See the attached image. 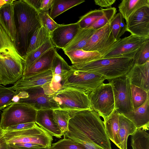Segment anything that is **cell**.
<instances>
[{"instance_id": "obj_11", "label": "cell", "mask_w": 149, "mask_h": 149, "mask_svg": "<svg viewBox=\"0 0 149 149\" xmlns=\"http://www.w3.org/2000/svg\"><path fill=\"white\" fill-rule=\"evenodd\" d=\"M148 39L132 34L120 38L102 58L124 57L134 58L139 48Z\"/></svg>"}, {"instance_id": "obj_35", "label": "cell", "mask_w": 149, "mask_h": 149, "mask_svg": "<svg viewBox=\"0 0 149 149\" xmlns=\"http://www.w3.org/2000/svg\"><path fill=\"white\" fill-rule=\"evenodd\" d=\"M18 91L11 87L7 88L0 84V111L9 106L13 100L18 94Z\"/></svg>"}, {"instance_id": "obj_30", "label": "cell", "mask_w": 149, "mask_h": 149, "mask_svg": "<svg viewBox=\"0 0 149 149\" xmlns=\"http://www.w3.org/2000/svg\"><path fill=\"white\" fill-rule=\"evenodd\" d=\"M54 47H55L50 39L40 47L27 54L24 59L23 71L44 53Z\"/></svg>"}, {"instance_id": "obj_7", "label": "cell", "mask_w": 149, "mask_h": 149, "mask_svg": "<svg viewBox=\"0 0 149 149\" xmlns=\"http://www.w3.org/2000/svg\"><path fill=\"white\" fill-rule=\"evenodd\" d=\"M37 110L29 105L12 102L3 110L0 121L3 130L17 125L35 122Z\"/></svg>"}, {"instance_id": "obj_9", "label": "cell", "mask_w": 149, "mask_h": 149, "mask_svg": "<svg viewBox=\"0 0 149 149\" xmlns=\"http://www.w3.org/2000/svg\"><path fill=\"white\" fill-rule=\"evenodd\" d=\"M92 109L104 119L114 109L115 103L111 84L103 83L88 95Z\"/></svg>"}, {"instance_id": "obj_25", "label": "cell", "mask_w": 149, "mask_h": 149, "mask_svg": "<svg viewBox=\"0 0 149 149\" xmlns=\"http://www.w3.org/2000/svg\"><path fill=\"white\" fill-rule=\"evenodd\" d=\"M119 135L120 140V149H127V140L137 128L133 123L123 115L119 114Z\"/></svg>"}, {"instance_id": "obj_33", "label": "cell", "mask_w": 149, "mask_h": 149, "mask_svg": "<svg viewBox=\"0 0 149 149\" xmlns=\"http://www.w3.org/2000/svg\"><path fill=\"white\" fill-rule=\"evenodd\" d=\"M113 35L117 40L126 31V26L124 19L120 13L116 14L110 22Z\"/></svg>"}, {"instance_id": "obj_31", "label": "cell", "mask_w": 149, "mask_h": 149, "mask_svg": "<svg viewBox=\"0 0 149 149\" xmlns=\"http://www.w3.org/2000/svg\"><path fill=\"white\" fill-rule=\"evenodd\" d=\"M52 115L54 121L63 135L69 131V121L71 118L70 113L67 111L58 109H53Z\"/></svg>"}, {"instance_id": "obj_34", "label": "cell", "mask_w": 149, "mask_h": 149, "mask_svg": "<svg viewBox=\"0 0 149 149\" xmlns=\"http://www.w3.org/2000/svg\"><path fill=\"white\" fill-rule=\"evenodd\" d=\"M132 101L133 110L142 105L149 97V92L131 84Z\"/></svg>"}, {"instance_id": "obj_43", "label": "cell", "mask_w": 149, "mask_h": 149, "mask_svg": "<svg viewBox=\"0 0 149 149\" xmlns=\"http://www.w3.org/2000/svg\"><path fill=\"white\" fill-rule=\"evenodd\" d=\"M31 6L34 8L38 12L39 11L41 0H25Z\"/></svg>"}, {"instance_id": "obj_16", "label": "cell", "mask_w": 149, "mask_h": 149, "mask_svg": "<svg viewBox=\"0 0 149 149\" xmlns=\"http://www.w3.org/2000/svg\"><path fill=\"white\" fill-rule=\"evenodd\" d=\"M52 77V74L49 69L29 77H22L11 87L14 90L18 91L42 86L51 82Z\"/></svg>"}, {"instance_id": "obj_23", "label": "cell", "mask_w": 149, "mask_h": 149, "mask_svg": "<svg viewBox=\"0 0 149 149\" xmlns=\"http://www.w3.org/2000/svg\"><path fill=\"white\" fill-rule=\"evenodd\" d=\"M145 6H149V0H123L118 7L119 13L127 22L131 15Z\"/></svg>"}, {"instance_id": "obj_12", "label": "cell", "mask_w": 149, "mask_h": 149, "mask_svg": "<svg viewBox=\"0 0 149 149\" xmlns=\"http://www.w3.org/2000/svg\"><path fill=\"white\" fill-rule=\"evenodd\" d=\"M117 41L113 35L110 23L97 30L82 49L97 52L102 58Z\"/></svg>"}, {"instance_id": "obj_38", "label": "cell", "mask_w": 149, "mask_h": 149, "mask_svg": "<svg viewBox=\"0 0 149 149\" xmlns=\"http://www.w3.org/2000/svg\"><path fill=\"white\" fill-rule=\"evenodd\" d=\"M134 59V64L137 65H142L149 61V39L139 48Z\"/></svg>"}, {"instance_id": "obj_6", "label": "cell", "mask_w": 149, "mask_h": 149, "mask_svg": "<svg viewBox=\"0 0 149 149\" xmlns=\"http://www.w3.org/2000/svg\"><path fill=\"white\" fill-rule=\"evenodd\" d=\"M53 97L59 109L68 111L71 116L79 111L91 109L88 95L75 89L63 87Z\"/></svg>"}, {"instance_id": "obj_1", "label": "cell", "mask_w": 149, "mask_h": 149, "mask_svg": "<svg viewBox=\"0 0 149 149\" xmlns=\"http://www.w3.org/2000/svg\"><path fill=\"white\" fill-rule=\"evenodd\" d=\"M65 137L80 144L86 149H112L103 121L96 112L85 109L74 113L68 123Z\"/></svg>"}, {"instance_id": "obj_17", "label": "cell", "mask_w": 149, "mask_h": 149, "mask_svg": "<svg viewBox=\"0 0 149 149\" xmlns=\"http://www.w3.org/2000/svg\"><path fill=\"white\" fill-rule=\"evenodd\" d=\"M56 52L54 47L45 52L24 70L22 77H29L50 69Z\"/></svg>"}, {"instance_id": "obj_4", "label": "cell", "mask_w": 149, "mask_h": 149, "mask_svg": "<svg viewBox=\"0 0 149 149\" xmlns=\"http://www.w3.org/2000/svg\"><path fill=\"white\" fill-rule=\"evenodd\" d=\"M50 83L18 91L19 93L16 97L18 99L14 102L29 105L37 110L59 109L54 99L55 92Z\"/></svg>"}, {"instance_id": "obj_2", "label": "cell", "mask_w": 149, "mask_h": 149, "mask_svg": "<svg viewBox=\"0 0 149 149\" xmlns=\"http://www.w3.org/2000/svg\"><path fill=\"white\" fill-rule=\"evenodd\" d=\"M13 6L16 31L14 44L24 59L32 36L42 25L38 12L25 0H15Z\"/></svg>"}, {"instance_id": "obj_41", "label": "cell", "mask_w": 149, "mask_h": 149, "mask_svg": "<svg viewBox=\"0 0 149 149\" xmlns=\"http://www.w3.org/2000/svg\"><path fill=\"white\" fill-rule=\"evenodd\" d=\"M116 0H95L94 2L96 5L101 8H109L111 7L115 1Z\"/></svg>"}, {"instance_id": "obj_5", "label": "cell", "mask_w": 149, "mask_h": 149, "mask_svg": "<svg viewBox=\"0 0 149 149\" xmlns=\"http://www.w3.org/2000/svg\"><path fill=\"white\" fill-rule=\"evenodd\" d=\"M2 135L10 145L23 143L38 144L44 147L52 146V136L35 123L32 127L14 131L3 130Z\"/></svg>"}, {"instance_id": "obj_42", "label": "cell", "mask_w": 149, "mask_h": 149, "mask_svg": "<svg viewBox=\"0 0 149 149\" xmlns=\"http://www.w3.org/2000/svg\"><path fill=\"white\" fill-rule=\"evenodd\" d=\"M54 0H41L40 11H47L51 9ZM39 12V11H38Z\"/></svg>"}, {"instance_id": "obj_47", "label": "cell", "mask_w": 149, "mask_h": 149, "mask_svg": "<svg viewBox=\"0 0 149 149\" xmlns=\"http://www.w3.org/2000/svg\"><path fill=\"white\" fill-rule=\"evenodd\" d=\"M3 132V130L0 127V135H1Z\"/></svg>"}, {"instance_id": "obj_8", "label": "cell", "mask_w": 149, "mask_h": 149, "mask_svg": "<svg viewBox=\"0 0 149 149\" xmlns=\"http://www.w3.org/2000/svg\"><path fill=\"white\" fill-rule=\"evenodd\" d=\"M105 80L104 77L94 72L71 69L67 74L63 87L75 89L88 95Z\"/></svg>"}, {"instance_id": "obj_22", "label": "cell", "mask_w": 149, "mask_h": 149, "mask_svg": "<svg viewBox=\"0 0 149 149\" xmlns=\"http://www.w3.org/2000/svg\"><path fill=\"white\" fill-rule=\"evenodd\" d=\"M69 58L72 65L84 63L102 58V56L96 52L88 51L82 49L64 52Z\"/></svg>"}, {"instance_id": "obj_18", "label": "cell", "mask_w": 149, "mask_h": 149, "mask_svg": "<svg viewBox=\"0 0 149 149\" xmlns=\"http://www.w3.org/2000/svg\"><path fill=\"white\" fill-rule=\"evenodd\" d=\"M53 109L37 110L35 123L48 132L52 136L61 138L63 135L53 118Z\"/></svg>"}, {"instance_id": "obj_21", "label": "cell", "mask_w": 149, "mask_h": 149, "mask_svg": "<svg viewBox=\"0 0 149 149\" xmlns=\"http://www.w3.org/2000/svg\"><path fill=\"white\" fill-rule=\"evenodd\" d=\"M103 122L106 133L108 138L120 149L119 114L114 109L109 116L104 120Z\"/></svg>"}, {"instance_id": "obj_28", "label": "cell", "mask_w": 149, "mask_h": 149, "mask_svg": "<svg viewBox=\"0 0 149 149\" xmlns=\"http://www.w3.org/2000/svg\"><path fill=\"white\" fill-rule=\"evenodd\" d=\"M132 149H149V134L142 128H137L131 135Z\"/></svg>"}, {"instance_id": "obj_39", "label": "cell", "mask_w": 149, "mask_h": 149, "mask_svg": "<svg viewBox=\"0 0 149 149\" xmlns=\"http://www.w3.org/2000/svg\"><path fill=\"white\" fill-rule=\"evenodd\" d=\"M55 149H86L82 145L66 137L52 144Z\"/></svg>"}, {"instance_id": "obj_29", "label": "cell", "mask_w": 149, "mask_h": 149, "mask_svg": "<svg viewBox=\"0 0 149 149\" xmlns=\"http://www.w3.org/2000/svg\"><path fill=\"white\" fill-rule=\"evenodd\" d=\"M50 39V33L42 26L32 36L28 48L27 55L40 47Z\"/></svg>"}, {"instance_id": "obj_44", "label": "cell", "mask_w": 149, "mask_h": 149, "mask_svg": "<svg viewBox=\"0 0 149 149\" xmlns=\"http://www.w3.org/2000/svg\"><path fill=\"white\" fill-rule=\"evenodd\" d=\"M0 149H8L7 143L2 134L0 135Z\"/></svg>"}, {"instance_id": "obj_48", "label": "cell", "mask_w": 149, "mask_h": 149, "mask_svg": "<svg viewBox=\"0 0 149 149\" xmlns=\"http://www.w3.org/2000/svg\"><path fill=\"white\" fill-rule=\"evenodd\" d=\"M0 84H1V83H0Z\"/></svg>"}, {"instance_id": "obj_26", "label": "cell", "mask_w": 149, "mask_h": 149, "mask_svg": "<svg viewBox=\"0 0 149 149\" xmlns=\"http://www.w3.org/2000/svg\"><path fill=\"white\" fill-rule=\"evenodd\" d=\"M85 1L84 0H54L49 15L53 19L67 10Z\"/></svg>"}, {"instance_id": "obj_24", "label": "cell", "mask_w": 149, "mask_h": 149, "mask_svg": "<svg viewBox=\"0 0 149 149\" xmlns=\"http://www.w3.org/2000/svg\"><path fill=\"white\" fill-rule=\"evenodd\" d=\"M96 30L89 28H80L72 40L63 50L65 52L73 50L82 49Z\"/></svg>"}, {"instance_id": "obj_20", "label": "cell", "mask_w": 149, "mask_h": 149, "mask_svg": "<svg viewBox=\"0 0 149 149\" xmlns=\"http://www.w3.org/2000/svg\"><path fill=\"white\" fill-rule=\"evenodd\" d=\"M0 24L14 43L16 31L13 3L6 4L0 9Z\"/></svg>"}, {"instance_id": "obj_36", "label": "cell", "mask_w": 149, "mask_h": 149, "mask_svg": "<svg viewBox=\"0 0 149 149\" xmlns=\"http://www.w3.org/2000/svg\"><path fill=\"white\" fill-rule=\"evenodd\" d=\"M116 12L114 7L104 9L103 15L88 28L97 30L102 28L110 23Z\"/></svg>"}, {"instance_id": "obj_15", "label": "cell", "mask_w": 149, "mask_h": 149, "mask_svg": "<svg viewBox=\"0 0 149 149\" xmlns=\"http://www.w3.org/2000/svg\"><path fill=\"white\" fill-rule=\"evenodd\" d=\"M149 61L141 65L134 64L126 75L131 84L149 92Z\"/></svg>"}, {"instance_id": "obj_45", "label": "cell", "mask_w": 149, "mask_h": 149, "mask_svg": "<svg viewBox=\"0 0 149 149\" xmlns=\"http://www.w3.org/2000/svg\"><path fill=\"white\" fill-rule=\"evenodd\" d=\"M8 149H55L52 146L50 147H42L38 148H26L19 147H17L8 144Z\"/></svg>"}, {"instance_id": "obj_10", "label": "cell", "mask_w": 149, "mask_h": 149, "mask_svg": "<svg viewBox=\"0 0 149 149\" xmlns=\"http://www.w3.org/2000/svg\"><path fill=\"white\" fill-rule=\"evenodd\" d=\"M109 82L113 91L114 109L122 114L133 110L131 84L126 75L112 79Z\"/></svg>"}, {"instance_id": "obj_32", "label": "cell", "mask_w": 149, "mask_h": 149, "mask_svg": "<svg viewBox=\"0 0 149 149\" xmlns=\"http://www.w3.org/2000/svg\"><path fill=\"white\" fill-rule=\"evenodd\" d=\"M104 11V8L95 9L81 16L77 22L80 28H88L103 15Z\"/></svg>"}, {"instance_id": "obj_3", "label": "cell", "mask_w": 149, "mask_h": 149, "mask_svg": "<svg viewBox=\"0 0 149 149\" xmlns=\"http://www.w3.org/2000/svg\"><path fill=\"white\" fill-rule=\"evenodd\" d=\"M134 64V58L121 57L102 58L70 66L74 70L97 73L109 81L127 75Z\"/></svg>"}, {"instance_id": "obj_13", "label": "cell", "mask_w": 149, "mask_h": 149, "mask_svg": "<svg viewBox=\"0 0 149 149\" xmlns=\"http://www.w3.org/2000/svg\"><path fill=\"white\" fill-rule=\"evenodd\" d=\"M126 31L139 37L149 38V6L143 7L126 22Z\"/></svg>"}, {"instance_id": "obj_46", "label": "cell", "mask_w": 149, "mask_h": 149, "mask_svg": "<svg viewBox=\"0 0 149 149\" xmlns=\"http://www.w3.org/2000/svg\"><path fill=\"white\" fill-rule=\"evenodd\" d=\"M15 0H0V9L4 5L13 3Z\"/></svg>"}, {"instance_id": "obj_40", "label": "cell", "mask_w": 149, "mask_h": 149, "mask_svg": "<svg viewBox=\"0 0 149 149\" xmlns=\"http://www.w3.org/2000/svg\"><path fill=\"white\" fill-rule=\"evenodd\" d=\"M35 122L20 124L8 127L5 131H14L24 130L33 127Z\"/></svg>"}, {"instance_id": "obj_19", "label": "cell", "mask_w": 149, "mask_h": 149, "mask_svg": "<svg viewBox=\"0 0 149 149\" xmlns=\"http://www.w3.org/2000/svg\"><path fill=\"white\" fill-rule=\"evenodd\" d=\"M131 121L137 128L146 131L149 128V97L141 106L123 114Z\"/></svg>"}, {"instance_id": "obj_27", "label": "cell", "mask_w": 149, "mask_h": 149, "mask_svg": "<svg viewBox=\"0 0 149 149\" xmlns=\"http://www.w3.org/2000/svg\"><path fill=\"white\" fill-rule=\"evenodd\" d=\"M50 70L53 76L61 77L65 80L68 73L71 70V68L56 51Z\"/></svg>"}, {"instance_id": "obj_37", "label": "cell", "mask_w": 149, "mask_h": 149, "mask_svg": "<svg viewBox=\"0 0 149 149\" xmlns=\"http://www.w3.org/2000/svg\"><path fill=\"white\" fill-rule=\"evenodd\" d=\"M38 12L42 26L50 33L61 25L56 23L50 17L48 11H40Z\"/></svg>"}, {"instance_id": "obj_14", "label": "cell", "mask_w": 149, "mask_h": 149, "mask_svg": "<svg viewBox=\"0 0 149 149\" xmlns=\"http://www.w3.org/2000/svg\"><path fill=\"white\" fill-rule=\"evenodd\" d=\"M80 29L77 22L61 24L50 33V40L55 47L63 49L72 40Z\"/></svg>"}]
</instances>
